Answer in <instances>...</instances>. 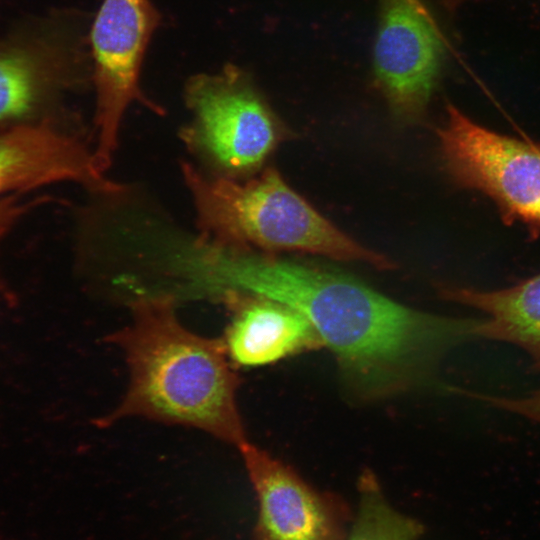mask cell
<instances>
[{
  "label": "cell",
  "mask_w": 540,
  "mask_h": 540,
  "mask_svg": "<svg viewBox=\"0 0 540 540\" xmlns=\"http://www.w3.org/2000/svg\"><path fill=\"white\" fill-rule=\"evenodd\" d=\"M185 101L192 119L180 139L213 176L242 180L263 165L279 141L275 116L235 66L192 77Z\"/></svg>",
  "instance_id": "4"
},
{
  "label": "cell",
  "mask_w": 540,
  "mask_h": 540,
  "mask_svg": "<svg viewBox=\"0 0 540 540\" xmlns=\"http://www.w3.org/2000/svg\"><path fill=\"white\" fill-rule=\"evenodd\" d=\"M258 500L253 540H345L352 514L344 500L310 486L248 440L238 446Z\"/></svg>",
  "instance_id": "7"
},
{
  "label": "cell",
  "mask_w": 540,
  "mask_h": 540,
  "mask_svg": "<svg viewBox=\"0 0 540 540\" xmlns=\"http://www.w3.org/2000/svg\"><path fill=\"white\" fill-rule=\"evenodd\" d=\"M67 181L99 193L120 189L105 179L93 152L60 122L0 130V198Z\"/></svg>",
  "instance_id": "9"
},
{
  "label": "cell",
  "mask_w": 540,
  "mask_h": 540,
  "mask_svg": "<svg viewBox=\"0 0 540 540\" xmlns=\"http://www.w3.org/2000/svg\"><path fill=\"white\" fill-rule=\"evenodd\" d=\"M21 196V194H11L0 198V245L28 211L29 205L22 200Z\"/></svg>",
  "instance_id": "15"
},
{
  "label": "cell",
  "mask_w": 540,
  "mask_h": 540,
  "mask_svg": "<svg viewBox=\"0 0 540 540\" xmlns=\"http://www.w3.org/2000/svg\"><path fill=\"white\" fill-rule=\"evenodd\" d=\"M158 23L150 0H103L95 16L91 29L97 133L93 156L102 173L113 161L129 105L140 101L158 112L139 85L143 57Z\"/></svg>",
  "instance_id": "6"
},
{
  "label": "cell",
  "mask_w": 540,
  "mask_h": 540,
  "mask_svg": "<svg viewBox=\"0 0 540 540\" xmlns=\"http://www.w3.org/2000/svg\"><path fill=\"white\" fill-rule=\"evenodd\" d=\"M492 406L540 423V388L523 397L475 395Z\"/></svg>",
  "instance_id": "14"
},
{
  "label": "cell",
  "mask_w": 540,
  "mask_h": 540,
  "mask_svg": "<svg viewBox=\"0 0 540 540\" xmlns=\"http://www.w3.org/2000/svg\"><path fill=\"white\" fill-rule=\"evenodd\" d=\"M220 296L233 313L223 339L233 364L257 367L323 346L309 320L284 303L239 291Z\"/></svg>",
  "instance_id": "11"
},
{
  "label": "cell",
  "mask_w": 540,
  "mask_h": 540,
  "mask_svg": "<svg viewBox=\"0 0 540 540\" xmlns=\"http://www.w3.org/2000/svg\"><path fill=\"white\" fill-rule=\"evenodd\" d=\"M131 310L130 324L108 337L124 352L128 388L98 425L138 416L197 428L237 447L246 442L236 400L239 381L223 339L183 327L168 293L139 295Z\"/></svg>",
  "instance_id": "2"
},
{
  "label": "cell",
  "mask_w": 540,
  "mask_h": 540,
  "mask_svg": "<svg viewBox=\"0 0 540 540\" xmlns=\"http://www.w3.org/2000/svg\"><path fill=\"white\" fill-rule=\"evenodd\" d=\"M442 53L437 27L418 0H382L373 67L378 86L398 117L413 120L424 111Z\"/></svg>",
  "instance_id": "8"
},
{
  "label": "cell",
  "mask_w": 540,
  "mask_h": 540,
  "mask_svg": "<svg viewBox=\"0 0 540 540\" xmlns=\"http://www.w3.org/2000/svg\"><path fill=\"white\" fill-rule=\"evenodd\" d=\"M438 139L456 183L485 193L508 216L540 225V143L491 131L453 105Z\"/></svg>",
  "instance_id": "5"
},
{
  "label": "cell",
  "mask_w": 540,
  "mask_h": 540,
  "mask_svg": "<svg viewBox=\"0 0 540 540\" xmlns=\"http://www.w3.org/2000/svg\"><path fill=\"white\" fill-rule=\"evenodd\" d=\"M208 273L220 292L277 300L303 314L338 364L357 400L376 401L434 384L444 355L477 339L478 319L419 311L338 272L223 248Z\"/></svg>",
  "instance_id": "1"
},
{
  "label": "cell",
  "mask_w": 540,
  "mask_h": 540,
  "mask_svg": "<svg viewBox=\"0 0 540 540\" xmlns=\"http://www.w3.org/2000/svg\"><path fill=\"white\" fill-rule=\"evenodd\" d=\"M358 491V509L345 540H419L421 524L388 502L372 472L362 473Z\"/></svg>",
  "instance_id": "13"
},
{
  "label": "cell",
  "mask_w": 540,
  "mask_h": 540,
  "mask_svg": "<svg viewBox=\"0 0 540 540\" xmlns=\"http://www.w3.org/2000/svg\"><path fill=\"white\" fill-rule=\"evenodd\" d=\"M73 81L52 35L26 28L0 39V130L60 122L57 105Z\"/></svg>",
  "instance_id": "10"
},
{
  "label": "cell",
  "mask_w": 540,
  "mask_h": 540,
  "mask_svg": "<svg viewBox=\"0 0 540 540\" xmlns=\"http://www.w3.org/2000/svg\"><path fill=\"white\" fill-rule=\"evenodd\" d=\"M181 171L203 241L245 250L305 251L380 269L393 266L324 218L272 168L246 181L204 175L187 162Z\"/></svg>",
  "instance_id": "3"
},
{
  "label": "cell",
  "mask_w": 540,
  "mask_h": 540,
  "mask_svg": "<svg viewBox=\"0 0 540 540\" xmlns=\"http://www.w3.org/2000/svg\"><path fill=\"white\" fill-rule=\"evenodd\" d=\"M443 295L486 314L477 326V338L522 348L540 370V274L505 289L454 288L445 289Z\"/></svg>",
  "instance_id": "12"
}]
</instances>
